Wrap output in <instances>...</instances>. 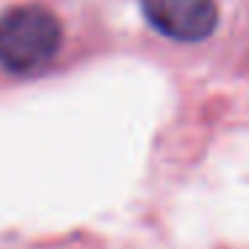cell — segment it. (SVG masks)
<instances>
[{"label": "cell", "mask_w": 249, "mask_h": 249, "mask_svg": "<svg viewBox=\"0 0 249 249\" xmlns=\"http://www.w3.org/2000/svg\"><path fill=\"white\" fill-rule=\"evenodd\" d=\"M142 11L161 35L185 43L209 38L217 27L214 0H142Z\"/></svg>", "instance_id": "7a4b0ae2"}, {"label": "cell", "mask_w": 249, "mask_h": 249, "mask_svg": "<svg viewBox=\"0 0 249 249\" xmlns=\"http://www.w3.org/2000/svg\"><path fill=\"white\" fill-rule=\"evenodd\" d=\"M62 24L43 6H17L0 14V65L35 72L59 51Z\"/></svg>", "instance_id": "6da1fadb"}]
</instances>
